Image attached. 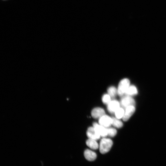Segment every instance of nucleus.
<instances>
[{
	"instance_id": "nucleus-1",
	"label": "nucleus",
	"mask_w": 166,
	"mask_h": 166,
	"mask_svg": "<svg viewBox=\"0 0 166 166\" xmlns=\"http://www.w3.org/2000/svg\"><path fill=\"white\" fill-rule=\"evenodd\" d=\"M113 144L112 140L108 138H104L100 141L99 146L100 152L105 154L108 152L111 149Z\"/></svg>"
},
{
	"instance_id": "nucleus-2",
	"label": "nucleus",
	"mask_w": 166,
	"mask_h": 166,
	"mask_svg": "<svg viewBox=\"0 0 166 166\" xmlns=\"http://www.w3.org/2000/svg\"><path fill=\"white\" fill-rule=\"evenodd\" d=\"M130 82L129 80L127 78L122 79L119 82L117 90V94L120 96H123L130 86Z\"/></svg>"
},
{
	"instance_id": "nucleus-3",
	"label": "nucleus",
	"mask_w": 166,
	"mask_h": 166,
	"mask_svg": "<svg viewBox=\"0 0 166 166\" xmlns=\"http://www.w3.org/2000/svg\"><path fill=\"white\" fill-rule=\"evenodd\" d=\"M120 104L123 108L125 109L127 107L130 105H135V101L130 96L126 95L123 97L121 99Z\"/></svg>"
},
{
	"instance_id": "nucleus-4",
	"label": "nucleus",
	"mask_w": 166,
	"mask_h": 166,
	"mask_svg": "<svg viewBox=\"0 0 166 166\" xmlns=\"http://www.w3.org/2000/svg\"><path fill=\"white\" fill-rule=\"evenodd\" d=\"M99 123L106 128L109 127L112 124V119L105 114L99 118Z\"/></svg>"
},
{
	"instance_id": "nucleus-5",
	"label": "nucleus",
	"mask_w": 166,
	"mask_h": 166,
	"mask_svg": "<svg viewBox=\"0 0 166 166\" xmlns=\"http://www.w3.org/2000/svg\"><path fill=\"white\" fill-rule=\"evenodd\" d=\"M86 135L89 139L95 140L99 139L101 136L100 135L93 127H90L88 128L86 132Z\"/></svg>"
},
{
	"instance_id": "nucleus-6",
	"label": "nucleus",
	"mask_w": 166,
	"mask_h": 166,
	"mask_svg": "<svg viewBox=\"0 0 166 166\" xmlns=\"http://www.w3.org/2000/svg\"><path fill=\"white\" fill-rule=\"evenodd\" d=\"M107 109L111 113H115L120 107V103L116 100H111L107 105Z\"/></svg>"
},
{
	"instance_id": "nucleus-7",
	"label": "nucleus",
	"mask_w": 166,
	"mask_h": 166,
	"mask_svg": "<svg viewBox=\"0 0 166 166\" xmlns=\"http://www.w3.org/2000/svg\"><path fill=\"white\" fill-rule=\"evenodd\" d=\"M93 126L101 136L104 137L108 135L106 128L99 124H98L96 122H94L93 124Z\"/></svg>"
},
{
	"instance_id": "nucleus-8",
	"label": "nucleus",
	"mask_w": 166,
	"mask_h": 166,
	"mask_svg": "<svg viewBox=\"0 0 166 166\" xmlns=\"http://www.w3.org/2000/svg\"><path fill=\"white\" fill-rule=\"evenodd\" d=\"M125 109V111L122 117V119L124 121H126L129 119L133 114L135 111V108L134 106L130 105L127 107Z\"/></svg>"
},
{
	"instance_id": "nucleus-9",
	"label": "nucleus",
	"mask_w": 166,
	"mask_h": 166,
	"mask_svg": "<svg viewBox=\"0 0 166 166\" xmlns=\"http://www.w3.org/2000/svg\"><path fill=\"white\" fill-rule=\"evenodd\" d=\"M105 114L104 110L100 107H97L93 109L91 112L92 117L95 119L99 118Z\"/></svg>"
},
{
	"instance_id": "nucleus-10",
	"label": "nucleus",
	"mask_w": 166,
	"mask_h": 166,
	"mask_svg": "<svg viewBox=\"0 0 166 166\" xmlns=\"http://www.w3.org/2000/svg\"><path fill=\"white\" fill-rule=\"evenodd\" d=\"M84 155L85 159L90 161L94 160L96 159L97 156L95 152L88 149L85 151Z\"/></svg>"
},
{
	"instance_id": "nucleus-11",
	"label": "nucleus",
	"mask_w": 166,
	"mask_h": 166,
	"mask_svg": "<svg viewBox=\"0 0 166 166\" xmlns=\"http://www.w3.org/2000/svg\"><path fill=\"white\" fill-rule=\"evenodd\" d=\"M86 143L89 147L93 150L97 149L99 147L98 143L94 140L89 139L86 140Z\"/></svg>"
},
{
	"instance_id": "nucleus-12",
	"label": "nucleus",
	"mask_w": 166,
	"mask_h": 166,
	"mask_svg": "<svg viewBox=\"0 0 166 166\" xmlns=\"http://www.w3.org/2000/svg\"><path fill=\"white\" fill-rule=\"evenodd\" d=\"M137 92V88L134 85H130L126 90L125 94L129 96H133L136 94Z\"/></svg>"
},
{
	"instance_id": "nucleus-13",
	"label": "nucleus",
	"mask_w": 166,
	"mask_h": 166,
	"mask_svg": "<svg viewBox=\"0 0 166 166\" xmlns=\"http://www.w3.org/2000/svg\"><path fill=\"white\" fill-rule=\"evenodd\" d=\"M108 94L112 98L115 97L117 93V90L114 86H111L109 87L107 89Z\"/></svg>"
},
{
	"instance_id": "nucleus-14",
	"label": "nucleus",
	"mask_w": 166,
	"mask_h": 166,
	"mask_svg": "<svg viewBox=\"0 0 166 166\" xmlns=\"http://www.w3.org/2000/svg\"><path fill=\"white\" fill-rule=\"evenodd\" d=\"M112 124L114 127L118 128H120L122 127L123 126L122 122L119 119L114 117H112Z\"/></svg>"
},
{
	"instance_id": "nucleus-15",
	"label": "nucleus",
	"mask_w": 166,
	"mask_h": 166,
	"mask_svg": "<svg viewBox=\"0 0 166 166\" xmlns=\"http://www.w3.org/2000/svg\"><path fill=\"white\" fill-rule=\"evenodd\" d=\"M114 113L116 118L119 119L122 118L124 113V111L123 108L120 107Z\"/></svg>"
},
{
	"instance_id": "nucleus-16",
	"label": "nucleus",
	"mask_w": 166,
	"mask_h": 166,
	"mask_svg": "<svg viewBox=\"0 0 166 166\" xmlns=\"http://www.w3.org/2000/svg\"><path fill=\"white\" fill-rule=\"evenodd\" d=\"M102 101L104 104L108 105L111 101V97L108 93L105 94L102 97Z\"/></svg>"
},
{
	"instance_id": "nucleus-17",
	"label": "nucleus",
	"mask_w": 166,
	"mask_h": 166,
	"mask_svg": "<svg viewBox=\"0 0 166 166\" xmlns=\"http://www.w3.org/2000/svg\"><path fill=\"white\" fill-rule=\"evenodd\" d=\"M106 128L108 132V135L109 136L113 137L116 135L117 131L115 128L109 127L107 128Z\"/></svg>"
}]
</instances>
